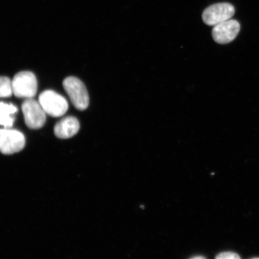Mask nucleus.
Listing matches in <instances>:
<instances>
[{
	"label": "nucleus",
	"mask_w": 259,
	"mask_h": 259,
	"mask_svg": "<svg viewBox=\"0 0 259 259\" xmlns=\"http://www.w3.org/2000/svg\"><path fill=\"white\" fill-rule=\"evenodd\" d=\"M12 93V81L7 77H0V97H9Z\"/></svg>",
	"instance_id": "obj_9"
},
{
	"label": "nucleus",
	"mask_w": 259,
	"mask_h": 259,
	"mask_svg": "<svg viewBox=\"0 0 259 259\" xmlns=\"http://www.w3.org/2000/svg\"><path fill=\"white\" fill-rule=\"evenodd\" d=\"M18 109L12 104H8V103H5L0 102V112L8 113L9 115L14 114L15 113L17 112Z\"/></svg>",
	"instance_id": "obj_11"
},
{
	"label": "nucleus",
	"mask_w": 259,
	"mask_h": 259,
	"mask_svg": "<svg viewBox=\"0 0 259 259\" xmlns=\"http://www.w3.org/2000/svg\"><path fill=\"white\" fill-rule=\"evenodd\" d=\"M38 102L45 112L53 117L64 115L69 108L66 99L51 90H47L41 93Z\"/></svg>",
	"instance_id": "obj_3"
},
{
	"label": "nucleus",
	"mask_w": 259,
	"mask_h": 259,
	"mask_svg": "<svg viewBox=\"0 0 259 259\" xmlns=\"http://www.w3.org/2000/svg\"><path fill=\"white\" fill-rule=\"evenodd\" d=\"M251 259H259V258H258V257H256V258H251Z\"/></svg>",
	"instance_id": "obj_14"
},
{
	"label": "nucleus",
	"mask_w": 259,
	"mask_h": 259,
	"mask_svg": "<svg viewBox=\"0 0 259 259\" xmlns=\"http://www.w3.org/2000/svg\"><path fill=\"white\" fill-rule=\"evenodd\" d=\"M14 118L8 113L0 112V125L6 128L12 127L14 124Z\"/></svg>",
	"instance_id": "obj_10"
},
{
	"label": "nucleus",
	"mask_w": 259,
	"mask_h": 259,
	"mask_svg": "<svg viewBox=\"0 0 259 259\" xmlns=\"http://www.w3.org/2000/svg\"><path fill=\"white\" fill-rule=\"evenodd\" d=\"M215 259H241L238 254L234 252H223L217 255Z\"/></svg>",
	"instance_id": "obj_12"
},
{
	"label": "nucleus",
	"mask_w": 259,
	"mask_h": 259,
	"mask_svg": "<svg viewBox=\"0 0 259 259\" xmlns=\"http://www.w3.org/2000/svg\"><path fill=\"white\" fill-rule=\"evenodd\" d=\"M240 24L234 19H229L214 26L212 31L213 40L219 44H227L235 40L240 31Z\"/></svg>",
	"instance_id": "obj_7"
},
{
	"label": "nucleus",
	"mask_w": 259,
	"mask_h": 259,
	"mask_svg": "<svg viewBox=\"0 0 259 259\" xmlns=\"http://www.w3.org/2000/svg\"><path fill=\"white\" fill-rule=\"evenodd\" d=\"M235 14V8L228 3H218L207 8L203 12L202 19L205 24L215 26L231 19Z\"/></svg>",
	"instance_id": "obj_5"
},
{
	"label": "nucleus",
	"mask_w": 259,
	"mask_h": 259,
	"mask_svg": "<svg viewBox=\"0 0 259 259\" xmlns=\"http://www.w3.org/2000/svg\"><path fill=\"white\" fill-rule=\"evenodd\" d=\"M22 111L28 127L38 129L45 125L47 119L46 112L39 102L32 99H27L22 103Z\"/></svg>",
	"instance_id": "obj_4"
},
{
	"label": "nucleus",
	"mask_w": 259,
	"mask_h": 259,
	"mask_svg": "<svg viewBox=\"0 0 259 259\" xmlns=\"http://www.w3.org/2000/svg\"><path fill=\"white\" fill-rule=\"evenodd\" d=\"M25 139L21 132L15 130L0 129V152L9 155L21 151L25 147Z\"/></svg>",
	"instance_id": "obj_6"
},
{
	"label": "nucleus",
	"mask_w": 259,
	"mask_h": 259,
	"mask_svg": "<svg viewBox=\"0 0 259 259\" xmlns=\"http://www.w3.org/2000/svg\"><path fill=\"white\" fill-rule=\"evenodd\" d=\"M190 259H206V258L203 256H196Z\"/></svg>",
	"instance_id": "obj_13"
},
{
	"label": "nucleus",
	"mask_w": 259,
	"mask_h": 259,
	"mask_svg": "<svg viewBox=\"0 0 259 259\" xmlns=\"http://www.w3.org/2000/svg\"><path fill=\"white\" fill-rule=\"evenodd\" d=\"M12 88L13 94L18 98L32 99L37 92L36 77L28 71L19 72L12 81Z\"/></svg>",
	"instance_id": "obj_2"
},
{
	"label": "nucleus",
	"mask_w": 259,
	"mask_h": 259,
	"mask_svg": "<svg viewBox=\"0 0 259 259\" xmlns=\"http://www.w3.org/2000/svg\"><path fill=\"white\" fill-rule=\"evenodd\" d=\"M63 85L71 102L77 109L84 111L88 108L89 95L82 81L75 77L71 76L64 80Z\"/></svg>",
	"instance_id": "obj_1"
},
{
	"label": "nucleus",
	"mask_w": 259,
	"mask_h": 259,
	"mask_svg": "<svg viewBox=\"0 0 259 259\" xmlns=\"http://www.w3.org/2000/svg\"><path fill=\"white\" fill-rule=\"evenodd\" d=\"M80 128L79 122L74 116H67L57 123L54 127V134L60 139H68L74 137Z\"/></svg>",
	"instance_id": "obj_8"
}]
</instances>
